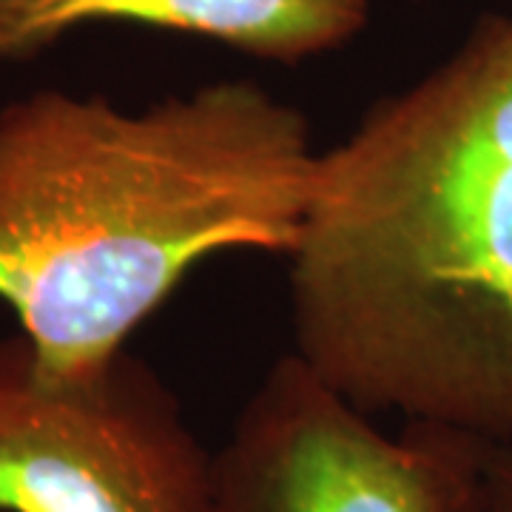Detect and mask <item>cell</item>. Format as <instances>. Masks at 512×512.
I'll return each mask as SVG.
<instances>
[{"instance_id": "1", "label": "cell", "mask_w": 512, "mask_h": 512, "mask_svg": "<svg viewBox=\"0 0 512 512\" xmlns=\"http://www.w3.org/2000/svg\"><path fill=\"white\" fill-rule=\"evenodd\" d=\"M293 350L367 416L512 450V15L319 151Z\"/></svg>"}, {"instance_id": "2", "label": "cell", "mask_w": 512, "mask_h": 512, "mask_svg": "<svg viewBox=\"0 0 512 512\" xmlns=\"http://www.w3.org/2000/svg\"><path fill=\"white\" fill-rule=\"evenodd\" d=\"M319 151L293 103L214 80L146 109L60 89L0 109V302L46 379H83L205 259L288 256Z\"/></svg>"}, {"instance_id": "3", "label": "cell", "mask_w": 512, "mask_h": 512, "mask_svg": "<svg viewBox=\"0 0 512 512\" xmlns=\"http://www.w3.org/2000/svg\"><path fill=\"white\" fill-rule=\"evenodd\" d=\"M0 512H217L214 450L134 353L60 382L12 333L0 339Z\"/></svg>"}, {"instance_id": "4", "label": "cell", "mask_w": 512, "mask_h": 512, "mask_svg": "<svg viewBox=\"0 0 512 512\" xmlns=\"http://www.w3.org/2000/svg\"><path fill=\"white\" fill-rule=\"evenodd\" d=\"M376 416L279 356L214 450L217 512H487V444Z\"/></svg>"}, {"instance_id": "5", "label": "cell", "mask_w": 512, "mask_h": 512, "mask_svg": "<svg viewBox=\"0 0 512 512\" xmlns=\"http://www.w3.org/2000/svg\"><path fill=\"white\" fill-rule=\"evenodd\" d=\"M370 0H0V66L23 63L100 23L205 37L296 66L362 35Z\"/></svg>"}, {"instance_id": "6", "label": "cell", "mask_w": 512, "mask_h": 512, "mask_svg": "<svg viewBox=\"0 0 512 512\" xmlns=\"http://www.w3.org/2000/svg\"><path fill=\"white\" fill-rule=\"evenodd\" d=\"M487 512H512V450L487 444Z\"/></svg>"}]
</instances>
